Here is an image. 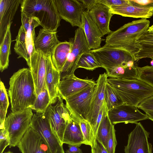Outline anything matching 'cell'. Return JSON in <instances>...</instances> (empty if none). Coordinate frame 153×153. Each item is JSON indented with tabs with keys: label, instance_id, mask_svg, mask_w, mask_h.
I'll list each match as a JSON object with an SVG mask.
<instances>
[{
	"label": "cell",
	"instance_id": "6da1fadb",
	"mask_svg": "<svg viewBox=\"0 0 153 153\" xmlns=\"http://www.w3.org/2000/svg\"><path fill=\"white\" fill-rule=\"evenodd\" d=\"M8 95L12 112L33 106L36 98L34 82L30 68L20 69L14 73L9 81Z\"/></svg>",
	"mask_w": 153,
	"mask_h": 153
},
{
	"label": "cell",
	"instance_id": "7a4b0ae2",
	"mask_svg": "<svg viewBox=\"0 0 153 153\" xmlns=\"http://www.w3.org/2000/svg\"><path fill=\"white\" fill-rule=\"evenodd\" d=\"M150 22L146 19L133 21L111 31L106 38L105 44L124 49L133 57L140 50L137 39L146 32Z\"/></svg>",
	"mask_w": 153,
	"mask_h": 153
},
{
	"label": "cell",
	"instance_id": "3957f363",
	"mask_svg": "<svg viewBox=\"0 0 153 153\" xmlns=\"http://www.w3.org/2000/svg\"><path fill=\"white\" fill-rule=\"evenodd\" d=\"M21 13L39 20L43 28L56 32L61 18L53 0H21Z\"/></svg>",
	"mask_w": 153,
	"mask_h": 153
},
{
	"label": "cell",
	"instance_id": "277c9868",
	"mask_svg": "<svg viewBox=\"0 0 153 153\" xmlns=\"http://www.w3.org/2000/svg\"><path fill=\"white\" fill-rule=\"evenodd\" d=\"M107 82L115 90L124 103L135 106L153 95V87L140 79L110 78Z\"/></svg>",
	"mask_w": 153,
	"mask_h": 153
},
{
	"label": "cell",
	"instance_id": "5b68a950",
	"mask_svg": "<svg viewBox=\"0 0 153 153\" xmlns=\"http://www.w3.org/2000/svg\"><path fill=\"white\" fill-rule=\"evenodd\" d=\"M33 114L31 108L12 112L6 117L4 123L9 147L17 146L30 127Z\"/></svg>",
	"mask_w": 153,
	"mask_h": 153
},
{
	"label": "cell",
	"instance_id": "8992f818",
	"mask_svg": "<svg viewBox=\"0 0 153 153\" xmlns=\"http://www.w3.org/2000/svg\"><path fill=\"white\" fill-rule=\"evenodd\" d=\"M93 53L106 71L118 67L134 66L133 56L126 50L120 48L105 44L100 48L91 50Z\"/></svg>",
	"mask_w": 153,
	"mask_h": 153
},
{
	"label": "cell",
	"instance_id": "52a82bcc",
	"mask_svg": "<svg viewBox=\"0 0 153 153\" xmlns=\"http://www.w3.org/2000/svg\"><path fill=\"white\" fill-rule=\"evenodd\" d=\"M44 113L48 119L52 132L63 144L66 127L72 119L59 95L56 104L54 106L51 104Z\"/></svg>",
	"mask_w": 153,
	"mask_h": 153
},
{
	"label": "cell",
	"instance_id": "ba28073f",
	"mask_svg": "<svg viewBox=\"0 0 153 153\" xmlns=\"http://www.w3.org/2000/svg\"><path fill=\"white\" fill-rule=\"evenodd\" d=\"M95 86L88 88L66 98V107L72 118L79 121L87 120Z\"/></svg>",
	"mask_w": 153,
	"mask_h": 153
},
{
	"label": "cell",
	"instance_id": "9c48e42d",
	"mask_svg": "<svg viewBox=\"0 0 153 153\" xmlns=\"http://www.w3.org/2000/svg\"><path fill=\"white\" fill-rule=\"evenodd\" d=\"M72 46L67 60L64 66L61 77L74 74L78 60L83 53L90 52V49L82 29L78 27L75 31L74 37L70 41Z\"/></svg>",
	"mask_w": 153,
	"mask_h": 153
},
{
	"label": "cell",
	"instance_id": "30bf717a",
	"mask_svg": "<svg viewBox=\"0 0 153 153\" xmlns=\"http://www.w3.org/2000/svg\"><path fill=\"white\" fill-rule=\"evenodd\" d=\"M30 127L42 138L51 153H65L63 144L52 132L48 119L45 113L34 114Z\"/></svg>",
	"mask_w": 153,
	"mask_h": 153
},
{
	"label": "cell",
	"instance_id": "8fae6325",
	"mask_svg": "<svg viewBox=\"0 0 153 153\" xmlns=\"http://www.w3.org/2000/svg\"><path fill=\"white\" fill-rule=\"evenodd\" d=\"M61 18L72 27H81L82 16L85 8L79 0H53Z\"/></svg>",
	"mask_w": 153,
	"mask_h": 153
},
{
	"label": "cell",
	"instance_id": "7c38bea8",
	"mask_svg": "<svg viewBox=\"0 0 153 153\" xmlns=\"http://www.w3.org/2000/svg\"><path fill=\"white\" fill-rule=\"evenodd\" d=\"M135 124V128L128 135L125 153H152V146L148 140L149 133L140 123Z\"/></svg>",
	"mask_w": 153,
	"mask_h": 153
},
{
	"label": "cell",
	"instance_id": "4fadbf2b",
	"mask_svg": "<svg viewBox=\"0 0 153 153\" xmlns=\"http://www.w3.org/2000/svg\"><path fill=\"white\" fill-rule=\"evenodd\" d=\"M108 114L114 125L121 123L135 124L149 119L146 114L140 112L137 107L124 103L108 111Z\"/></svg>",
	"mask_w": 153,
	"mask_h": 153
},
{
	"label": "cell",
	"instance_id": "5bb4252c",
	"mask_svg": "<svg viewBox=\"0 0 153 153\" xmlns=\"http://www.w3.org/2000/svg\"><path fill=\"white\" fill-rule=\"evenodd\" d=\"M59 87V96L65 100L67 98L89 88L94 86L96 82L87 77L78 78L74 74L61 77Z\"/></svg>",
	"mask_w": 153,
	"mask_h": 153
},
{
	"label": "cell",
	"instance_id": "9a60e30c",
	"mask_svg": "<svg viewBox=\"0 0 153 153\" xmlns=\"http://www.w3.org/2000/svg\"><path fill=\"white\" fill-rule=\"evenodd\" d=\"M106 73L100 74L96 82L94 96L87 121L90 124L94 133L98 115L105 100V91L108 79Z\"/></svg>",
	"mask_w": 153,
	"mask_h": 153
},
{
	"label": "cell",
	"instance_id": "2e32d148",
	"mask_svg": "<svg viewBox=\"0 0 153 153\" xmlns=\"http://www.w3.org/2000/svg\"><path fill=\"white\" fill-rule=\"evenodd\" d=\"M29 67L34 82L36 97L46 87L45 82V56L41 51H36L30 56V65Z\"/></svg>",
	"mask_w": 153,
	"mask_h": 153
},
{
	"label": "cell",
	"instance_id": "e0dca14e",
	"mask_svg": "<svg viewBox=\"0 0 153 153\" xmlns=\"http://www.w3.org/2000/svg\"><path fill=\"white\" fill-rule=\"evenodd\" d=\"M17 146L22 153H51L42 138L31 127Z\"/></svg>",
	"mask_w": 153,
	"mask_h": 153
},
{
	"label": "cell",
	"instance_id": "ac0fdd59",
	"mask_svg": "<svg viewBox=\"0 0 153 153\" xmlns=\"http://www.w3.org/2000/svg\"><path fill=\"white\" fill-rule=\"evenodd\" d=\"M35 37V34L26 33L22 25L16 37L14 51L18 56V58L24 59L29 67L30 56L36 51L34 47Z\"/></svg>",
	"mask_w": 153,
	"mask_h": 153
},
{
	"label": "cell",
	"instance_id": "d6986e66",
	"mask_svg": "<svg viewBox=\"0 0 153 153\" xmlns=\"http://www.w3.org/2000/svg\"><path fill=\"white\" fill-rule=\"evenodd\" d=\"M81 27L83 30L90 49L91 50L100 48L103 36L98 27L91 17L88 10H85L82 13Z\"/></svg>",
	"mask_w": 153,
	"mask_h": 153
},
{
	"label": "cell",
	"instance_id": "ffe728a7",
	"mask_svg": "<svg viewBox=\"0 0 153 153\" xmlns=\"http://www.w3.org/2000/svg\"><path fill=\"white\" fill-rule=\"evenodd\" d=\"M88 12L102 36L108 34L111 32L110 29L109 24L111 18L114 14L110 12V8L108 7L98 0H96L94 6L88 10Z\"/></svg>",
	"mask_w": 153,
	"mask_h": 153
},
{
	"label": "cell",
	"instance_id": "44dd1931",
	"mask_svg": "<svg viewBox=\"0 0 153 153\" xmlns=\"http://www.w3.org/2000/svg\"><path fill=\"white\" fill-rule=\"evenodd\" d=\"M46 62L45 82L52 104L56 103L59 96V87L61 80V73L54 67L51 54L45 55Z\"/></svg>",
	"mask_w": 153,
	"mask_h": 153
},
{
	"label": "cell",
	"instance_id": "7402d4cb",
	"mask_svg": "<svg viewBox=\"0 0 153 153\" xmlns=\"http://www.w3.org/2000/svg\"><path fill=\"white\" fill-rule=\"evenodd\" d=\"M21 2V0H0V43Z\"/></svg>",
	"mask_w": 153,
	"mask_h": 153
},
{
	"label": "cell",
	"instance_id": "603a6c76",
	"mask_svg": "<svg viewBox=\"0 0 153 153\" xmlns=\"http://www.w3.org/2000/svg\"><path fill=\"white\" fill-rule=\"evenodd\" d=\"M110 11L113 14L134 18H149L153 15V9L134 4L130 1L128 3L111 7Z\"/></svg>",
	"mask_w": 153,
	"mask_h": 153
},
{
	"label": "cell",
	"instance_id": "cb8c5ba5",
	"mask_svg": "<svg viewBox=\"0 0 153 153\" xmlns=\"http://www.w3.org/2000/svg\"><path fill=\"white\" fill-rule=\"evenodd\" d=\"M57 36V31H51L43 28L40 29L34 41L36 51H41L45 55L51 54L56 46L60 42Z\"/></svg>",
	"mask_w": 153,
	"mask_h": 153
},
{
	"label": "cell",
	"instance_id": "d4e9b609",
	"mask_svg": "<svg viewBox=\"0 0 153 153\" xmlns=\"http://www.w3.org/2000/svg\"><path fill=\"white\" fill-rule=\"evenodd\" d=\"M67 125L64 134L62 143L79 147L84 144V139L79 122L72 118Z\"/></svg>",
	"mask_w": 153,
	"mask_h": 153
},
{
	"label": "cell",
	"instance_id": "484cf974",
	"mask_svg": "<svg viewBox=\"0 0 153 153\" xmlns=\"http://www.w3.org/2000/svg\"><path fill=\"white\" fill-rule=\"evenodd\" d=\"M72 43L70 41L60 42L51 54L53 65L61 73L70 51Z\"/></svg>",
	"mask_w": 153,
	"mask_h": 153
},
{
	"label": "cell",
	"instance_id": "4316f807",
	"mask_svg": "<svg viewBox=\"0 0 153 153\" xmlns=\"http://www.w3.org/2000/svg\"><path fill=\"white\" fill-rule=\"evenodd\" d=\"M136 43L140 50L134 56L135 61L145 58L153 60V33L147 31L138 38Z\"/></svg>",
	"mask_w": 153,
	"mask_h": 153
},
{
	"label": "cell",
	"instance_id": "83f0119b",
	"mask_svg": "<svg viewBox=\"0 0 153 153\" xmlns=\"http://www.w3.org/2000/svg\"><path fill=\"white\" fill-rule=\"evenodd\" d=\"M11 24L12 23L8 25L4 38L0 43V69L1 72L7 69L9 65L12 42L10 30Z\"/></svg>",
	"mask_w": 153,
	"mask_h": 153
},
{
	"label": "cell",
	"instance_id": "f1b7e54d",
	"mask_svg": "<svg viewBox=\"0 0 153 153\" xmlns=\"http://www.w3.org/2000/svg\"><path fill=\"white\" fill-rule=\"evenodd\" d=\"M138 66L118 67L106 71L108 76L111 78L127 79H139Z\"/></svg>",
	"mask_w": 153,
	"mask_h": 153
},
{
	"label": "cell",
	"instance_id": "f546056e",
	"mask_svg": "<svg viewBox=\"0 0 153 153\" xmlns=\"http://www.w3.org/2000/svg\"><path fill=\"white\" fill-rule=\"evenodd\" d=\"M108 108L105 111L99 126L95 139L100 142L106 148L107 140L112 126L108 116Z\"/></svg>",
	"mask_w": 153,
	"mask_h": 153
},
{
	"label": "cell",
	"instance_id": "4dcf8cb0",
	"mask_svg": "<svg viewBox=\"0 0 153 153\" xmlns=\"http://www.w3.org/2000/svg\"><path fill=\"white\" fill-rule=\"evenodd\" d=\"M52 104L47 88H44L37 95L33 104L31 108L36 113H44L48 106Z\"/></svg>",
	"mask_w": 153,
	"mask_h": 153
},
{
	"label": "cell",
	"instance_id": "1f68e13d",
	"mask_svg": "<svg viewBox=\"0 0 153 153\" xmlns=\"http://www.w3.org/2000/svg\"><path fill=\"white\" fill-rule=\"evenodd\" d=\"M104 99L108 111L124 103L117 93L107 82L105 91Z\"/></svg>",
	"mask_w": 153,
	"mask_h": 153
},
{
	"label": "cell",
	"instance_id": "d6a6232c",
	"mask_svg": "<svg viewBox=\"0 0 153 153\" xmlns=\"http://www.w3.org/2000/svg\"><path fill=\"white\" fill-rule=\"evenodd\" d=\"M99 67H101L100 64L90 51L84 53L81 55L77 65V68H82L91 71Z\"/></svg>",
	"mask_w": 153,
	"mask_h": 153
},
{
	"label": "cell",
	"instance_id": "836d02e7",
	"mask_svg": "<svg viewBox=\"0 0 153 153\" xmlns=\"http://www.w3.org/2000/svg\"><path fill=\"white\" fill-rule=\"evenodd\" d=\"M8 95L3 83H0V128H4V123L9 105Z\"/></svg>",
	"mask_w": 153,
	"mask_h": 153
},
{
	"label": "cell",
	"instance_id": "e575fe53",
	"mask_svg": "<svg viewBox=\"0 0 153 153\" xmlns=\"http://www.w3.org/2000/svg\"><path fill=\"white\" fill-rule=\"evenodd\" d=\"M79 124L84 136V144L92 146L94 143L95 138L90 123L86 120H82L79 121Z\"/></svg>",
	"mask_w": 153,
	"mask_h": 153
},
{
	"label": "cell",
	"instance_id": "d590c367",
	"mask_svg": "<svg viewBox=\"0 0 153 153\" xmlns=\"http://www.w3.org/2000/svg\"><path fill=\"white\" fill-rule=\"evenodd\" d=\"M138 70L139 79L153 87V67L148 65L138 67Z\"/></svg>",
	"mask_w": 153,
	"mask_h": 153
},
{
	"label": "cell",
	"instance_id": "8d00e7d4",
	"mask_svg": "<svg viewBox=\"0 0 153 153\" xmlns=\"http://www.w3.org/2000/svg\"><path fill=\"white\" fill-rule=\"evenodd\" d=\"M22 25L25 32L28 31H35V28L40 25L38 19L35 17H29L21 13Z\"/></svg>",
	"mask_w": 153,
	"mask_h": 153
},
{
	"label": "cell",
	"instance_id": "74e56055",
	"mask_svg": "<svg viewBox=\"0 0 153 153\" xmlns=\"http://www.w3.org/2000/svg\"><path fill=\"white\" fill-rule=\"evenodd\" d=\"M117 143L114 125H113L111 128L108 138L106 148L108 153H115Z\"/></svg>",
	"mask_w": 153,
	"mask_h": 153
},
{
	"label": "cell",
	"instance_id": "f35d334b",
	"mask_svg": "<svg viewBox=\"0 0 153 153\" xmlns=\"http://www.w3.org/2000/svg\"><path fill=\"white\" fill-rule=\"evenodd\" d=\"M137 108L144 112L153 111V95L145 99L140 103Z\"/></svg>",
	"mask_w": 153,
	"mask_h": 153
},
{
	"label": "cell",
	"instance_id": "ab89813d",
	"mask_svg": "<svg viewBox=\"0 0 153 153\" xmlns=\"http://www.w3.org/2000/svg\"><path fill=\"white\" fill-rule=\"evenodd\" d=\"M9 143L5 128L0 130V153H3Z\"/></svg>",
	"mask_w": 153,
	"mask_h": 153
},
{
	"label": "cell",
	"instance_id": "60d3db41",
	"mask_svg": "<svg viewBox=\"0 0 153 153\" xmlns=\"http://www.w3.org/2000/svg\"><path fill=\"white\" fill-rule=\"evenodd\" d=\"M98 1L108 7L110 8L114 7L120 6L130 2L129 0H98Z\"/></svg>",
	"mask_w": 153,
	"mask_h": 153
},
{
	"label": "cell",
	"instance_id": "b9f144b4",
	"mask_svg": "<svg viewBox=\"0 0 153 153\" xmlns=\"http://www.w3.org/2000/svg\"><path fill=\"white\" fill-rule=\"evenodd\" d=\"M91 147V153H108L105 148L97 139Z\"/></svg>",
	"mask_w": 153,
	"mask_h": 153
},
{
	"label": "cell",
	"instance_id": "7bdbcfd3",
	"mask_svg": "<svg viewBox=\"0 0 153 153\" xmlns=\"http://www.w3.org/2000/svg\"><path fill=\"white\" fill-rule=\"evenodd\" d=\"M133 4L145 6L153 9V0H129Z\"/></svg>",
	"mask_w": 153,
	"mask_h": 153
},
{
	"label": "cell",
	"instance_id": "ee69618b",
	"mask_svg": "<svg viewBox=\"0 0 153 153\" xmlns=\"http://www.w3.org/2000/svg\"><path fill=\"white\" fill-rule=\"evenodd\" d=\"M81 2L86 10H89L94 6L96 0H79Z\"/></svg>",
	"mask_w": 153,
	"mask_h": 153
},
{
	"label": "cell",
	"instance_id": "f6af8a7d",
	"mask_svg": "<svg viewBox=\"0 0 153 153\" xmlns=\"http://www.w3.org/2000/svg\"><path fill=\"white\" fill-rule=\"evenodd\" d=\"M68 146L69 148L66 153H82L81 149L78 146L71 145H68Z\"/></svg>",
	"mask_w": 153,
	"mask_h": 153
},
{
	"label": "cell",
	"instance_id": "bcb514c9",
	"mask_svg": "<svg viewBox=\"0 0 153 153\" xmlns=\"http://www.w3.org/2000/svg\"><path fill=\"white\" fill-rule=\"evenodd\" d=\"M145 112L148 119L153 121V111H147Z\"/></svg>",
	"mask_w": 153,
	"mask_h": 153
},
{
	"label": "cell",
	"instance_id": "7dc6e473",
	"mask_svg": "<svg viewBox=\"0 0 153 153\" xmlns=\"http://www.w3.org/2000/svg\"><path fill=\"white\" fill-rule=\"evenodd\" d=\"M147 31L149 32L153 33V25L149 27Z\"/></svg>",
	"mask_w": 153,
	"mask_h": 153
},
{
	"label": "cell",
	"instance_id": "c3c4849f",
	"mask_svg": "<svg viewBox=\"0 0 153 153\" xmlns=\"http://www.w3.org/2000/svg\"><path fill=\"white\" fill-rule=\"evenodd\" d=\"M5 153H13L12 152L10 151H9L7 152H6Z\"/></svg>",
	"mask_w": 153,
	"mask_h": 153
}]
</instances>
